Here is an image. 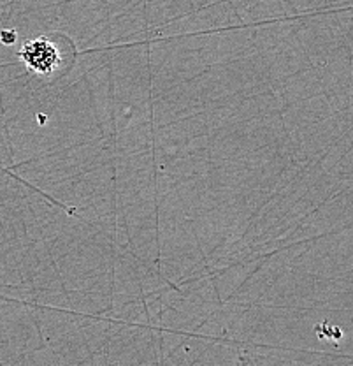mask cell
I'll return each instance as SVG.
<instances>
[{"instance_id": "obj_1", "label": "cell", "mask_w": 353, "mask_h": 366, "mask_svg": "<svg viewBox=\"0 0 353 366\" xmlns=\"http://www.w3.org/2000/svg\"><path fill=\"white\" fill-rule=\"evenodd\" d=\"M20 60H24L25 66L30 71L37 72V74H51L58 66V51L53 46L48 37H37V39L26 41L24 48L18 53Z\"/></svg>"}, {"instance_id": "obj_2", "label": "cell", "mask_w": 353, "mask_h": 366, "mask_svg": "<svg viewBox=\"0 0 353 366\" xmlns=\"http://www.w3.org/2000/svg\"><path fill=\"white\" fill-rule=\"evenodd\" d=\"M16 39H18V34H16V30H9V29H6V30H2V32H0V41H2V44H14L16 43Z\"/></svg>"}]
</instances>
